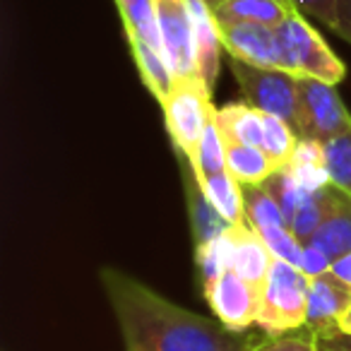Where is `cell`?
Returning a JSON list of instances; mask_svg holds the SVG:
<instances>
[{"instance_id": "cell-11", "label": "cell", "mask_w": 351, "mask_h": 351, "mask_svg": "<svg viewBox=\"0 0 351 351\" xmlns=\"http://www.w3.org/2000/svg\"><path fill=\"white\" fill-rule=\"evenodd\" d=\"M219 34L224 51L231 58L258 68L284 70L277 27L253 25V22H219Z\"/></svg>"}, {"instance_id": "cell-24", "label": "cell", "mask_w": 351, "mask_h": 351, "mask_svg": "<svg viewBox=\"0 0 351 351\" xmlns=\"http://www.w3.org/2000/svg\"><path fill=\"white\" fill-rule=\"evenodd\" d=\"M322 161L332 186L351 195V128L322 142Z\"/></svg>"}, {"instance_id": "cell-18", "label": "cell", "mask_w": 351, "mask_h": 351, "mask_svg": "<svg viewBox=\"0 0 351 351\" xmlns=\"http://www.w3.org/2000/svg\"><path fill=\"white\" fill-rule=\"evenodd\" d=\"M212 10L219 22H253L267 27H279L291 12H296L282 0H224Z\"/></svg>"}, {"instance_id": "cell-33", "label": "cell", "mask_w": 351, "mask_h": 351, "mask_svg": "<svg viewBox=\"0 0 351 351\" xmlns=\"http://www.w3.org/2000/svg\"><path fill=\"white\" fill-rule=\"evenodd\" d=\"M207 3H210V5L215 8V5H219V3H224V0H207ZM282 3H287V5H291V8H293L291 0H282ZM293 10H296V8H293Z\"/></svg>"}, {"instance_id": "cell-29", "label": "cell", "mask_w": 351, "mask_h": 351, "mask_svg": "<svg viewBox=\"0 0 351 351\" xmlns=\"http://www.w3.org/2000/svg\"><path fill=\"white\" fill-rule=\"evenodd\" d=\"M335 32L351 44V0H335Z\"/></svg>"}, {"instance_id": "cell-1", "label": "cell", "mask_w": 351, "mask_h": 351, "mask_svg": "<svg viewBox=\"0 0 351 351\" xmlns=\"http://www.w3.org/2000/svg\"><path fill=\"white\" fill-rule=\"evenodd\" d=\"M99 279L128 351H250L255 344L248 332L176 306L121 269H101Z\"/></svg>"}, {"instance_id": "cell-5", "label": "cell", "mask_w": 351, "mask_h": 351, "mask_svg": "<svg viewBox=\"0 0 351 351\" xmlns=\"http://www.w3.org/2000/svg\"><path fill=\"white\" fill-rule=\"evenodd\" d=\"M191 166L195 171V178L200 183L202 193L219 210V215L231 226L243 224V193H241V183L226 169L224 137H221V130L217 125V118L205 128L200 152L191 161Z\"/></svg>"}, {"instance_id": "cell-9", "label": "cell", "mask_w": 351, "mask_h": 351, "mask_svg": "<svg viewBox=\"0 0 351 351\" xmlns=\"http://www.w3.org/2000/svg\"><path fill=\"white\" fill-rule=\"evenodd\" d=\"M154 5L161 46L173 70V77H195L197 56L188 0H154Z\"/></svg>"}, {"instance_id": "cell-19", "label": "cell", "mask_w": 351, "mask_h": 351, "mask_svg": "<svg viewBox=\"0 0 351 351\" xmlns=\"http://www.w3.org/2000/svg\"><path fill=\"white\" fill-rule=\"evenodd\" d=\"M226 149V169L241 186H263L269 176L277 171L263 147L241 145V142L224 140Z\"/></svg>"}, {"instance_id": "cell-22", "label": "cell", "mask_w": 351, "mask_h": 351, "mask_svg": "<svg viewBox=\"0 0 351 351\" xmlns=\"http://www.w3.org/2000/svg\"><path fill=\"white\" fill-rule=\"evenodd\" d=\"M116 8L123 17L125 36H137V39L154 46V49L164 51L161 36H159V27H156L154 0H116Z\"/></svg>"}, {"instance_id": "cell-7", "label": "cell", "mask_w": 351, "mask_h": 351, "mask_svg": "<svg viewBox=\"0 0 351 351\" xmlns=\"http://www.w3.org/2000/svg\"><path fill=\"white\" fill-rule=\"evenodd\" d=\"M349 128L351 113L335 92V84L315 77H298V135L327 142Z\"/></svg>"}, {"instance_id": "cell-26", "label": "cell", "mask_w": 351, "mask_h": 351, "mask_svg": "<svg viewBox=\"0 0 351 351\" xmlns=\"http://www.w3.org/2000/svg\"><path fill=\"white\" fill-rule=\"evenodd\" d=\"M250 351H317V341L311 332H291L282 337H265L255 341Z\"/></svg>"}, {"instance_id": "cell-14", "label": "cell", "mask_w": 351, "mask_h": 351, "mask_svg": "<svg viewBox=\"0 0 351 351\" xmlns=\"http://www.w3.org/2000/svg\"><path fill=\"white\" fill-rule=\"evenodd\" d=\"M178 154V152H176ZM178 164L183 171V191H186V205H188V217H191V231L193 241H195V248L207 245L212 241L221 239L226 231L231 229V224L219 215L215 205L207 200V195L202 193L200 183L195 178V171H193L191 161L183 154H178Z\"/></svg>"}, {"instance_id": "cell-3", "label": "cell", "mask_w": 351, "mask_h": 351, "mask_svg": "<svg viewBox=\"0 0 351 351\" xmlns=\"http://www.w3.org/2000/svg\"><path fill=\"white\" fill-rule=\"evenodd\" d=\"M164 123L169 130L171 145L178 154L193 161L200 152V142L205 128L217 118V108L212 104V89L195 77H176L169 97L161 101Z\"/></svg>"}, {"instance_id": "cell-12", "label": "cell", "mask_w": 351, "mask_h": 351, "mask_svg": "<svg viewBox=\"0 0 351 351\" xmlns=\"http://www.w3.org/2000/svg\"><path fill=\"white\" fill-rule=\"evenodd\" d=\"M351 308V289L327 272L311 277L308 289V315L303 330L313 337H327L339 332V320Z\"/></svg>"}, {"instance_id": "cell-27", "label": "cell", "mask_w": 351, "mask_h": 351, "mask_svg": "<svg viewBox=\"0 0 351 351\" xmlns=\"http://www.w3.org/2000/svg\"><path fill=\"white\" fill-rule=\"evenodd\" d=\"M291 3H293V8H296L298 12H303L306 17H313V20H317L320 25L335 29V22H337L335 0H291Z\"/></svg>"}, {"instance_id": "cell-13", "label": "cell", "mask_w": 351, "mask_h": 351, "mask_svg": "<svg viewBox=\"0 0 351 351\" xmlns=\"http://www.w3.org/2000/svg\"><path fill=\"white\" fill-rule=\"evenodd\" d=\"M229 241H231V269L239 277H243L250 287L263 291L265 282H267V274L274 263V255L269 250V245L245 221L231 226Z\"/></svg>"}, {"instance_id": "cell-25", "label": "cell", "mask_w": 351, "mask_h": 351, "mask_svg": "<svg viewBox=\"0 0 351 351\" xmlns=\"http://www.w3.org/2000/svg\"><path fill=\"white\" fill-rule=\"evenodd\" d=\"M229 231H226L221 239H217V241H212V243L195 248V265H197V272H200L202 289H207L210 284H215L217 279L226 272V269H231Z\"/></svg>"}, {"instance_id": "cell-4", "label": "cell", "mask_w": 351, "mask_h": 351, "mask_svg": "<svg viewBox=\"0 0 351 351\" xmlns=\"http://www.w3.org/2000/svg\"><path fill=\"white\" fill-rule=\"evenodd\" d=\"M284 70L296 77H315L327 84H339L346 75L339 56L325 44L320 32L308 22L303 12H291L277 27Z\"/></svg>"}, {"instance_id": "cell-23", "label": "cell", "mask_w": 351, "mask_h": 351, "mask_svg": "<svg viewBox=\"0 0 351 351\" xmlns=\"http://www.w3.org/2000/svg\"><path fill=\"white\" fill-rule=\"evenodd\" d=\"M298 140H301V135L291 123L263 113V149L277 169H284L291 161Z\"/></svg>"}, {"instance_id": "cell-17", "label": "cell", "mask_w": 351, "mask_h": 351, "mask_svg": "<svg viewBox=\"0 0 351 351\" xmlns=\"http://www.w3.org/2000/svg\"><path fill=\"white\" fill-rule=\"evenodd\" d=\"M128 44H130V53L135 60L137 70H140V77L145 82V87L149 89V94L156 101H164L169 97L171 87H173L176 77L173 70H171L166 53L154 46H149L147 41L137 39V36H128Z\"/></svg>"}, {"instance_id": "cell-32", "label": "cell", "mask_w": 351, "mask_h": 351, "mask_svg": "<svg viewBox=\"0 0 351 351\" xmlns=\"http://www.w3.org/2000/svg\"><path fill=\"white\" fill-rule=\"evenodd\" d=\"M339 332H341V335H351V308L344 313V317L339 320Z\"/></svg>"}, {"instance_id": "cell-2", "label": "cell", "mask_w": 351, "mask_h": 351, "mask_svg": "<svg viewBox=\"0 0 351 351\" xmlns=\"http://www.w3.org/2000/svg\"><path fill=\"white\" fill-rule=\"evenodd\" d=\"M308 289L311 277H306L296 265L274 258L263 287V303L255 327L263 330L265 337L301 332L308 315Z\"/></svg>"}, {"instance_id": "cell-10", "label": "cell", "mask_w": 351, "mask_h": 351, "mask_svg": "<svg viewBox=\"0 0 351 351\" xmlns=\"http://www.w3.org/2000/svg\"><path fill=\"white\" fill-rule=\"evenodd\" d=\"M205 298L221 325L234 332H248L258 322L263 291L250 287L234 269H226L215 284L205 289Z\"/></svg>"}, {"instance_id": "cell-31", "label": "cell", "mask_w": 351, "mask_h": 351, "mask_svg": "<svg viewBox=\"0 0 351 351\" xmlns=\"http://www.w3.org/2000/svg\"><path fill=\"white\" fill-rule=\"evenodd\" d=\"M330 272L335 274V277L339 279L341 284H346V287L351 289V253H346V255H341V258L332 260Z\"/></svg>"}, {"instance_id": "cell-20", "label": "cell", "mask_w": 351, "mask_h": 351, "mask_svg": "<svg viewBox=\"0 0 351 351\" xmlns=\"http://www.w3.org/2000/svg\"><path fill=\"white\" fill-rule=\"evenodd\" d=\"M217 125L224 140L263 147V113L250 104L239 101L217 108Z\"/></svg>"}, {"instance_id": "cell-28", "label": "cell", "mask_w": 351, "mask_h": 351, "mask_svg": "<svg viewBox=\"0 0 351 351\" xmlns=\"http://www.w3.org/2000/svg\"><path fill=\"white\" fill-rule=\"evenodd\" d=\"M330 265L332 263L325 253H320V250L313 248V245H303V255H301V265H298V269H301L306 277H317V274L327 272Z\"/></svg>"}, {"instance_id": "cell-30", "label": "cell", "mask_w": 351, "mask_h": 351, "mask_svg": "<svg viewBox=\"0 0 351 351\" xmlns=\"http://www.w3.org/2000/svg\"><path fill=\"white\" fill-rule=\"evenodd\" d=\"M317 341V351H351V335H341V332H335V335L327 337H315Z\"/></svg>"}, {"instance_id": "cell-6", "label": "cell", "mask_w": 351, "mask_h": 351, "mask_svg": "<svg viewBox=\"0 0 351 351\" xmlns=\"http://www.w3.org/2000/svg\"><path fill=\"white\" fill-rule=\"evenodd\" d=\"M231 73L239 80L243 101L258 108L260 113L277 116L282 121L298 123V77L289 70L258 68L231 58ZM298 132V130H296Z\"/></svg>"}, {"instance_id": "cell-8", "label": "cell", "mask_w": 351, "mask_h": 351, "mask_svg": "<svg viewBox=\"0 0 351 351\" xmlns=\"http://www.w3.org/2000/svg\"><path fill=\"white\" fill-rule=\"evenodd\" d=\"M243 193V215L245 224L253 226L263 241L269 245L274 258L287 260L291 265H301L303 243L293 236L282 207L263 186H241Z\"/></svg>"}, {"instance_id": "cell-16", "label": "cell", "mask_w": 351, "mask_h": 351, "mask_svg": "<svg viewBox=\"0 0 351 351\" xmlns=\"http://www.w3.org/2000/svg\"><path fill=\"white\" fill-rule=\"evenodd\" d=\"M308 245L325 253L330 258V263L351 253V195H346L344 191L337 188L330 215L325 217L320 229L313 234Z\"/></svg>"}, {"instance_id": "cell-21", "label": "cell", "mask_w": 351, "mask_h": 351, "mask_svg": "<svg viewBox=\"0 0 351 351\" xmlns=\"http://www.w3.org/2000/svg\"><path fill=\"white\" fill-rule=\"evenodd\" d=\"M335 195H337V186H332V183H327L325 188H320V191H315V193H308L301 205H298V210L293 212V217L289 219V226H291L293 236H296L303 245H308L313 234L320 229L325 217L330 215Z\"/></svg>"}, {"instance_id": "cell-15", "label": "cell", "mask_w": 351, "mask_h": 351, "mask_svg": "<svg viewBox=\"0 0 351 351\" xmlns=\"http://www.w3.org/2000/svg\"><path fill=\"white\" fill-rule=\"evenodd\" d=\"M193 17V36H195V56H197V75L210 89H215L221 65V34L219 22L207 0H188Z\"/></svg>"}]
</instances>
